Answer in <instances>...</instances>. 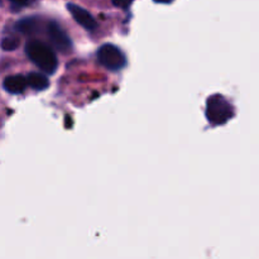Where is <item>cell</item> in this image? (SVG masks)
Here are the masks:
<instances>
[{"mask_svg": "<svg viewBox=\"0 0 259 259\" xmlns=\"http://www.w3.org/2000/svg\"><path fill=\"white\" fill-rule=\"evenodd\" d=\"M25 55L40 71L47 75H53L57 71L58 58L55 51L38 39H32L25 45Z\"/></svg>", "mask_w": 259, "mask_h": 259, "instance_id": "1", "label": "cell"}, {"mask_svg": "<svg viewBox=\"0 0 259 259\" xmlns=\"http://www.w3.org/2000/svg\"><path fill=\"white\" fill-rule=\"evenodd\" d=\"M206 118L211 125H222L234 115V109L222 95H212L207 99Z\"/></svg>", "mask_w": 259, "mask_h": 259, "instance_id": "2", "label": "cell"}, {"mask_svg": "<svg viewBox=\"0 0 259 259\" xmlns=\"http://www.w3.org/2000/svg\"><path fill=\"white\" fill-rule=\"evenodd\" d=\"M96 57L104 67L110 71H119L126 65V57L123 51L111 43H104L100 46L96 52Z\"/></svg>", "mask_w": 259, "mask_h": 259, "instance_id": "3", "label": "cell"}, {"mask_svg": "<svg viewBox=\"0 0 259 259\" xmlns=\"http://www.w3.org/2000/svg\"><path fill=\"white\" fill-rule=\"evenodd\" d=\"M47 35L56 50L62 53H67L72 50V40L66 30L55 20H51L47 25Z\"/></svg>", "mask_w": 259, "mask_h": 259, "instance_id": "4", "label": "cell"}, {"mask_svg": "<svg viewBox=\"0 0 259 259\" xmlns=\"http://www.w3.org/2000/svg\"><path fill=\"white\" fill-rule=\"evenodd\" d=\"M67 10L71 13L73 19H75L81 27L85 28L86 30H95L96 28H98V23H96L95 18H94L88 10L83 9L82 7H80V5L68 3Z\"/></svg>", "mask_w": 259, "mask_h": 259, "instance_id": "5", "label": "cell"}, {"mask_svg": "<svg viewBox=\"0 0 259 259\" xmlns=\"http://www.w3.org/2000/svg\"><path fill=\"white\" fill-rule=\"evenodd\" d=\"M28 85H29V83H28V78L24 77L23 75L7 76V77L4 78V81H3V89H4L7 93L14 94V95L24 93V90L27 89Z\"/></svg>", "mask_w": 259, "mask_h": 259, "instance_id": "6", "label": "cell"}, {"mask_svg": "<svg viewBox=\"0 0 259 259\" xmlns=\"http://www.w3.org/2000/svg\"><path fill=\"white\" fill-rule=\"evenodd\" d=\"M40 20L38 17H27L19 19L15 23L14 28L17 32L22 33L24 35H34L39 30Z\"/></svg>", "mask_w": 259, "mask_h": 259, "instance_id": "7", "label": "cell"}, {"mask_svg": "<svg viewBox=\"0 0 259 259\" xmlns=\"http://www.w3.org/2000/svg\"><path fill=\"white\" fill-rule=\"evenodd\" d=\"M28 83L35 91H45L50 88V80L45 73L30 72L27 76Z\"/></svg>", "mask_w": 259, "mask_h": 259, "instance_id": "8", "label": "cell"}, {"mask_svg": "<svg viewBox=\"0 0 259 259\" xmlns=\"http://www.w3.org/2000/svg\"><path fill=\"white\" fill-rule=\"evenodd\" d=\"M19 46V40L17 38L13 37H5L2 40V47L4 51H13L17 50V47Z\"/></svg>", "mask_w": 259, "mask_h": 259, "instance_id": "9", "label": "cell"}, {"mask_svg": "<svg viewBox=\"0 0 259 259\" xmlns=\"http://www.w3.org/2000/svg\"><path fill=\"white\" fill-rule=\"evenodd\" d=\"M10 3H12V9L17 12V10L27 7L29 4V0H10Z\"/></svg>", "mask_w": 259, "mask_h": 259, "instance_id": "10", "label": "cell"}, {"mask_svg": "<svg viewBox=\"0 0 259 259\" xmlns=\"http://www.w3.org/2000/svg\"><path fill=\"white\" fill-rule=\"evenodd\" d=\"M111 2H113V4L115 7L121 8V9H128L134 0H111Z\"/></svg>", "mask_w": 259, "mask_h": 259, "instance_id": "11", "label": "cell"}, {"mask_svg": "<svg viewBox=\"0 0 259 259\" xmlns=\"http://www.w3.org/2000/svg\"><path fill=\"white\" fill-rule=\"evenodd\" d=\"M156 3H161V4H168V3H171L172 0H154Z\"/></svg>", "mask_w": 259, "mask_h": 259, "instance_id": "12", "label": "cell"}]
</instances>
